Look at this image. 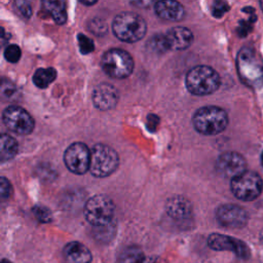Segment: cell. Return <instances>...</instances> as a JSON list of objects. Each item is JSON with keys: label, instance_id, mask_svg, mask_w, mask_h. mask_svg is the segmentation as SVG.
<instances>
[{"label": "cell", "instance_id": "9", "mask_svg": "<svg viewBox=\"0 0 263 263\" xmlns=\"http://www.w3.org/2000/svg\"><path fill=\"white\" fill-rule=\"evenodd\" d=\"M4 125L17 135H29L34 129V119L23 108L18 106L7 107L2 114Z\"/></svg>", "mask_w": 263, "mask_h": 263}, {"label": "cell", "instance_id": "29", "mask_svg": "<svg viewBox=\"0 0 263 263\" xmlns=\"http://www.w3.org/2000/svg\"><path fill=\"white\" fill-rule=\"evenodd\" d=\"M0 187H1L2 198H8L12 192V187H11L9 181L7 179H5L4 177H2L1 182H0Z\"/></svg>", "mask_w": 263, "mask_h": 263}, {"label": "cell", "instance_id": "16", "mask_svg": "<svg viewBox=\"0 0 263 263\" xmlns=\"http://www.w3.org/2000/svg\"><path fill=\"white\" fill-rule=\"evenodd\" d=\"M155 13L165 21L179 22L183 18L185 10L183 5L178 1L161 0L154 4Z\"/></svg>", "mask_w": 263, "mask_h": 263}, {"label": "cell", "instance_id": "12", "mask_svg": "<svg viewBox=\"0 0 263 263\" xmlns=\"http://www.w3.org/2000/svg\"><path fill=\"white\" fill-rule=\"evenodd\" d=\"M217 221L226 228H242L249 220L248 213L236 204H223L217 209Z\"/></svg>", "mask_w": 263, "mask_h": 263}, {"label": "cell", "instance_id": "32", "mask_svg": "<svg viewBox=\"0 0 263 263\" xmlns=\"http://www.w3.org/2000/svg\"><path fill=\"white\" fill-rule=\"evenodd\" d=\"M142 263H167V262L159 256H149V257H145Z\"/></svg>", "mask_w": 263, "mask_h": 263}, {"label": "cell", "instance_id": "17", "mask_svg": "<svg viewBox=\"0 0 263 263\" xmlns=\"http://www.w3.org/2000/svg\"><path fill=\"white\" fill-rule=\"evenodd\" d=\"M65 263H90L91 253L86 246L79 241L67 243L63 251Z\"/></svg>", "mask_w": 263, "mask_h": 263}, {"label": "cell", "instance_id": "1", "mask_svg": "<svg viewBox=\"0 0 263 263\" xmlns=\"http://www.w3.org/2000/svg\"><path fill=\"white\" fill-rule=\"evenodd\" d=\"M236 68L240 80L252 88L263 84V59L251 47H242L237 53Z\"/></svg>", "mask_w": 263, "mask_h": 263}, {"label": "cell", "instance_id": "3", "mask_svg": "<svg viewBox=\"0 0 263 263\" xmlns=\"http://www.w3.org/2000/svg\"><path fill=\"white\" fill-rule=\"evenodd\" d=\"M186 87L192 95L208 96L215 92L221 83L217 71L204 65L191 68L186 75Z\"/></svg>", "mask_w": 263, "mask_h": 263}, {"label": "cell", "instance_id": "34", "mask_svg": "<svg viewBox=\"0 0 263 263\" xmlns=\"http://www.w3.org/2000/svg\"><path fill=\"white\" fill-rule=\"evenodd\" d=\"M261 162H262V165H263V152L261 154Z\"/></svg>", "mask_w": 263, "mask_h": 263}, {"label": "cell", "instance_id": "21", "mask_svg": "<svg viewBox=\"0 0 263 263\" xmlns=\"http://www.w3.org/2000/svg\"><path fill=\"white\" fill-rule=\"evenodd\" d=\"M57 78V71L53 68H39L33 75V82L39 88L47 87Z\"/></svg>", "mask_w": 263, "mask_h": 263}, {"label": "cell", "instance_id": "30", "mask_svg": "<svg viewBox=\"0 0 263 263\" xmlns=\"http://www.w3.org/2000/svg\"><path fill=\"white\" fill-rule=\"evenodd\" d=\"M228 8L227 4L226 3H223V2H219V3H216L215 7H214V11L213 13L216 15V16H221L224 11H226V9Z\"/></svg>", "mask_w": 263, "mask_h": 263}, {"label": "cell", "instance_id": "28", "mask_svg": "<svg viewBox=\"0 0 263 263\" xmlns=\"http://www.w3.org/2000/svg\"><path fill=\"white\" fill-rule=\"evenodd\" d=\"M35 216L41 221V222H48L50 220V212L44 208V206H35L34 208Z\"/></svg>", "mask_w": 263, "mask_h": 263}, {"label": "cell", "instance_id": "24", "mask_svg": "<svg viewBox=\"0 0 263 263\" xmlns=\"http://www.w3.org/2000/svg\"><path fill=\"white\" fill-rule=\"evenodd\" d=\"M21 54H22L21 48L16 44H10V45L6 46V48L4 50V57L10 63L18 62Z\"/></svg>", "mask_w": 263, "mask_h": 263}, {"label": "cell", "instance_id": "18", "mask_svg": "<svg viewBox=\"0 0 263 263\" xmlns=\"http://www.w3.org/2000/svg\"><path fill=\"white\" fill-rule=\"evenodd\" d=\"M165 211L167 215L175 220H186L192 214V208L185 197L174 196L167 199L165 203Z\"/></svg>", "mask_w": 263, "mask_h": 263}, {"label": "cell", "instance_id": "13", "mask_svg": "<svg viewBox=\"0 0 263 263\" xmlns=\"http://www.w3.org/2000/svg\"><path fill=\"white\" fill-rule=\"evenodd\" d=\"M208 245L212 250L230 251L242 259L250 257V250L243 241L224 234L212 233L208 237Z\"/></svg>", "mask_w": 263, "mask_h": 263}, {"label": "cell", "instance_id": "33", "mask_svg": "<svg viewBox=\"0 0 263 263\" xmlns=\"http://www.w3.org/2000/svg\"><path fill=\"white\" fill-rule=\"evenodd\" d=\"M81 3L82 4H85V5H93V4H96L97 2L95 1V2H85V1H81Z\"/></svg>", "mask_w": 263, "mask_h": 263}, {"label": "cell", "instance_id": "11", "mask_svg": "<svg viewBox=\"0 0 263 263\" xmlns=\"http://www.w3.org/2000/svg\"><path fill=\"white\" fill-rule=\"evenodd\" d=\"M216 166L220 174L231 180L247 172V161L245 157L233 151L222 153L217 159Z\"/></svg>", "mask_w": 263, "mask_h": 263}, {"label": "cell", "instance_id": "19", "mask_svg": "<svg viewBox=\"0 0 263 263\" xmlns=\"http://www.w3.org/2000/svg\"><path fill=\"white\" fill-rule=\"evenodd\" d=\"M42 5L58 25H64L66 23L67 12L66 3L64 1H43Z\"/></svg>", "mask_w": 263, "mask_h": 263}, {"label": "cell", "instance_id": "14", "mask_svg": "<svg viewBox=\"0 0 263 263\" xmlns=\"http://www.w3.org/2000/svg\"><path fill=\"white\" fill-rule=\"evenodd\" d=\"M92 103L96 108L102 111L113 109L119 99L116 87L110 83H100L92 91Z\"/></svg>", "mask_w": 263, "mask_h": 263}, {"label": "cell", "instance_id": "27", "mask_svg": "<svg viewBox=\"0 0 263 263\" xmlns=\"http://www.w3.org/2000/svg\"><path fill=\"white\" fill-rule=\"evenodd\" d=\"M14 5L17 9V11L26 18H29L32 14V6L30 2L28 1H16L14 2Z\"/></svg>", "mask_w": 263, "mask_h": 263}, {"label": "cell", "instance_id": "4", "mask_svg": "<svg viewBox=\"0 0 263 263\" xmlns=\"http://www.w3.org/2000/svg\"><path fill=\"white\" fill-rule=\"evenodd\" d=\"M192 123L199 134L205 136L218 135L227 127L228 115L220 107L205 106L194 113Z\"/></svg>", "mask_w": 263, "mask_h": 263}, {"label": "cell", "instance_id": "20", "mask_svg": "<svg viewBox=\"0 0 263 263\" xmlns=\"http://www.w3.org/2000/svg\"><path fill=\"white\" fill-rule=\"evenodd\" d=\"M17 142L11 136L2 134L0 139V157L1 161L5 162L12 159L17 153Z\"/></svg>", "mask_w": 263, "mask_h": 263}, {"label": "cell", "instance_id": "15", "mask_svg": "<svg viewBox=\"0 0 263 263\" xmlns=\"http://www.w3.org/2000/svg\"><path fill=\"white\" fill-rule=\"evenodd\" d=\"M164 39L168 49L184 50L191 45L193 34L185 27H174L164 34Z\"/></svg>", "mask_w": 263, "mask_h": 263}, {"label": "cell", "instance_id": "23", "mask_svg": "<svg viewBox=\"0 0 263 263\" xmlns=\"http://www.w3.org/2000/svg\"><path fill=\"white\" fill-rule=\"evenodd\" d=\"M88 29L89 31H91L95 35L97 36H103L106 34L107 32V25L106 23L101 20V18H92L90 22H89V26H88Z\"/></svg>", "mask_w": 263, "mask_h": 263}, {"label": "cell", "instance_id": "22", "mask_svg": "<svg viewBox=\"0 0 263 263\" xmlns=\"http://www.w3.org/2000/svg\"><path fill=\"white\" fill-rule=\"evenodd\" d=\"M144 258V254L139 247L130 246L122 251L119 263H142Z\"/></svg>", "mask_w": 263, "mask_h": 263}, {"label": "cell", "instance_id": "26", "mask_svg": "<svg viewBox=\"0 0 263 263\" xmlns=\"http://www.w3.org/2000/svg\"><path fill=\"white\" fill-rule=\"evenodd\" d=\"M78 44H79V48L82 53H88L93 50L92 41L87 36H85L83 34L78 35Z\"/></svg>", "mask_w": 263, "mask_h": 263}, {"label": "cell", "instance_id": "10", "mask_svg": "<svg viewBox=\"0 0 263 263\" xmlns=\"http://www.w3.org/2000/svg\"><path fill=\"white\" fill-rule=\"evenodd\" d=\"M64 162L70 172L83 175L89 171L90 150L84 143H73L64 153Z\"/></svg>", "mask_w": 263, "mask_h": 263}, {"label": "cell", "instance_id": "7", "mask_svg": "<svg viewBox=\"0 0 263 263\" xmlns=\"http://www.w3.org/2000/svg\"><path fill=\"white\" fill-rule=\"evenodd\" d=\"M103 71L111 78L122 79L128 77L134 70L132 55L120 48H112L106 51L101 61Z\"/></svg>", "mask_w": 263, "mask_h": 263}, {"label": "cell", "instance_id": "2", "mask_svg": "<svg viewBox=\"0 0 263 263\" xmlns=\"http://www.w3.org/2000/svg\"><path fill=\"white\" fill-rule=\"evenodd\" d=\"M112 30L119 40L134 43L145 36L147 25L145 20L138 13L123 11L115 16L112 24Z\"/></svg>", "mask_w": 263, "mask_h": 263}, {"label": "cell", "instance_id": "5", "mask_svg": "<svg viewBox=\"0 0 263 263\" xmlns=\"http://www.w3.org/2000/svg\"><path fill=\"white\" fill-rule=\"evenodd\" d=\"M115 205L113 200L104 194L90 197L84 205V217L87 222L98 228L108 226L114 216Z\"/></svg>", "mask_w": 263, "mask_h": 263}, {"label": "cell", "instance_id": "25", "mask_svg": "<svg viewBox=\"0 0 263 263\" xmlns=\"http://www.w3.org/2000/svg\"><path fill=\"white\" fill-rule=\"evenodd\" d=\"M150 44H151L152 48L156 51L163 52V51L168 50L165 39H164V34H158V35L153 36L150 40Z\"/></svg>", "mask_w": 263, "mask_h": 263}, {"label": "cell", "instance_id": "35", "mask_svg": "<svg viewBox=\"0 0 263 263\" xmlns=\"http://www.w3.org/2000/svg\"><path fill=\"white\" fill-rule=\"evenodd\" d=\"M260 5H261V8H262V11H263V1L260 2Z\"/></svg>", "mask_w": 263, "mask_h": 263}, {"label": "cell", "instance_id": "8", "mask_svg": "<svg viewBox=\"0 0 263 263\" xmlns=\"http://www.w3.org/2000/svg\"><path fill=\"white\" fill-rule=\"evenodd\" d=\"M231 191L234 196L243 201L256 199L262 192L263 181L255 172H245L231 180Z\"/></svg>", "mask_w": 263, "mask_h": 263}, {"label": "cell", "instance_id": "31", "mask_svg": "<svg viewBox=\"0 0 263 263\" xmlns=\"http://www.w3.org/2000/svg\"><path fill=\"white\" fill-rule=\"evenodd\" d=\"M6 83V85H7V88H5V87H3L2 86V95L4 96V97H7V98H10L13 93H15V91H16V88H15V86H13L10 82H5Z\"/></svg>", "mask_w": 263, "mask_h": 263}, {"label": "cell", "instance_id": "6", "mask_svg": "<svg viewBox=\"0 0 263 263\" xmlns=\"http://www.w3.org/2000/svg\"><path fill=\"white\" fill-rule=\"evenodd\" d=\"M118 164V154L110 146L105 144H97L90 150L89 172L93 177H108L116 171Z\"/></svg>", "mask_w": 263, "mask_h": 263}]
</instances>
